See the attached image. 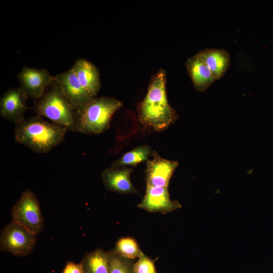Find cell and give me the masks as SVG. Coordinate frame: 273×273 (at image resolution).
Here are the masks:
<instances>
[{
    "label": "cell",
    "instance_id": "ba28073f",
    "mask_svg": "<svg viewBox=\"0 0 273 273\" xmlns=\"http://www.w3.org/2000/svg\"><path fill=\"white\" fill-rule=\"evenodd\" d=\"M28 97L20 86L7 90L0 100V114L6 120L15 124L25 119L24 114L28 109Z\"/></svg>",
    "mask_w": 273,
    "mask_h": 273
},
{
    "label": "cell",
    "instance_id": "8fae6325",
    "mask_svg": "<svg viewBox=\"0 0 273 273\" xmlns=\"http://www.w3.org/2000/svg\"><path fill=\"white\" fill-rule=\"evenodd\" d=\"M133 169L127 167L105 169L102 173L103 185L106 190L119 194L138 193L130 180Z\"/></svg>",
    "mask_w": 273,
    "mask_h": 273
},
{
    "label": "cell",
    "instance_id": "5b68a950",
    "mask_svg": "<svg viewBox=\"0 0 273 273\" xmlns=\"http://www.w3.org/2000/svg\"><path fill=\"white\" fill-rule=\"evenodd\" d=\"M13 221L23 225L37 235L44 227V220L39 201L29 189L24 190L11 210Z\"/></svg>",
    "mask_w": 273,
    "mask_h": 273
},
{
    "label": "cell",
    "instance_id": "2e32d148",
    "mask_svg": "<svg viewBox=\"0 0 273 273\" xmlns=\"http://www.w3.org/2000/svg\"><path fill=\"white\" fill-rule=\"evenodd\" d=\"M80 263L83 273H109L108 252L101 248L86 253Z\"/></svg>",
    "mask_w": 273,
    "mask_h": 273
},
{
    "label": "cell",
    "instance_id": "7a4b0ae2",
    "mask_svg": "<svg viewBox=\"0 0 273 273\" xmlns=\"http://www.w3.org/2000/svg\"><path fill=\"white\" fill-rule=\"evenodd\" d=\"M68 131L37 115L15 124L14 139L35 153L44 154L62 143Z\"/></svg>",
    "mask_w": 273,
    "mask_h": 273
},
{
    "label": "cell",
    "instance_id": "9a60e30c",
    "mask_svg": "<svg viewBox=\"0 0 273 273\" xmlns=\"http://www.w3.org/2000/svg\"><path fill=\"white\" fill-rule=\"evenodd\" d=\"M198 54L207 66L215 80L222 77L230 67V54L223 49H205Z\"/></svg>",
    "mask_w": 273,
    "mask_h": 273
},
{
    "label": "cell",
    "instance_id": "9c48e42d",
    "mask_svg": "<svg viewBox=\"0 0 273 273\" xmlns=\"http://www.w3.org/2000/svg\"><path fill=\"white\" fill-rule=\"evenodd\" d=\"M152 156L153 158L146 162L147 186L168 188L170 179L178 165V162L163 158L155 150Z\"/></svg>",
    "mask_w": 273,
    "mask_h": 273
},
{
    "label": "cell",
    "instance_id": "8992f818",
    "mask_svg": "<svg viewBox=\"0 0 273 273\" xmlns=\"http://www.w3.org/2000/svg\"><path fill=\"white\" fill-rule=\"evenodd\" d=\"M36 242V234L12 221L1 231L0 249L15 256H26L32 252Z\"/></svg>",
    "mask_w": 273,
    "mask_h": 273
},
{
    "label": "cell",
    "instance_id": "52a82bcc",
    "mask_svg": "<svg viewBox=\"0 0 273 273\" xmlns=\"http://www.w3.org/2000/svg\"><path fill=\"white\" fill-rule=\"evenodd\" d=\"M17 77L20 87L28 98L36 100L43 94L44 91L54 79L45 69H36L24 66L18 74Z\"/></svg>",
    "mask_w": 273,
    "mask_h": 273
},
{
    "label": "cell",
    "instance_id": "277c9868",
    "mask_svg": "<svg viewBox=\"0 0 273 273\" xmlns=\"http://www.w3.org/2000/svg\"><path fill=\"white\" fill-rule=\"evenodd\" d=\"M123 103L113 97L93 98L77 108L76 132L98 134L106 131L115 113Z\"/></svg>",
    "mask_w": 273,
    "mask_h": 273
},
{
    "label": "cell",
    "instance_id": "6da1fadb",
    "mask_svg": "<svg viewBox=\"0 0 273 273\" xmlns=\"http://www.w3.org/2000/svg\"><path fill=\"white\" fill-rule=\"evenodd\" d=\"M166 73L160 69L150 80L145 97L138 106L140 121L154 131L161 132L177 118L167 98Z\"/></svg>",
    "mask_w": 273,
    "mask_h": 273
},
{
    "label": "cell",
    "instance_id": "e0dca14e",
    "mask_svg": "<svg viewBox=\"0 0 273 273\" xmlns=\"http://www.w3.org/2000/svg\"><path fill=\"white\" fill-rule=\"evenodd\" d=\"M153 151L151 148L147 145L139 146L125 153L119 159L113 162L111 167H136L140 163L148 160L149 157L152 156Z\"/></svg>",
    "mask_w": 273,
    "mask_h": 273
},
{
    "label": "cell",
    "instance_id": "3957f363",
    "mask_svg": "<svg viewBox=\"0 0 273 273\" xmlns=\"http://www.w3.org/2000/svg\"><path fill=\"white\" fill-rule=\"evenodd\" d=\"M32 109L37 115L52 123L76 132L77 107L66 97L55 79L42 96L35 100Z\"/></svg>",
    "mask_w": 273,
    "mask_h": 273
},
{
    "label": "cell",
    "instance_id": "4fadbf2b",
    "mask_svg": "<svg viewBox=\"0 0 273 273\" xmlns=\"http://www.w3.org/2000/svg\"><path fill=\"white\" fill-rule=\"evenodd\" d=\"M71 69L83 88L93 97H96L101 88L100 73L97 68L84 59L76 61Z\"/></svg>",
    "mask_w": 273,
    "mask_h": 273
},
{
    "label": "cell",
    "instance_id": "ac0fdd59",
    "mask_svg": "<svg viewBox=\"0 0 273 273\" xmlns=\"http://www.w3.org/2000/svg\"><path fill=\"white\" fill-rule=\"evenodd\" d=\"M109 273H134L132 259L123 257L112 249L108 252Z\"/></svg>",
    "mask_w": 273,
    "mask_h": 273
},
{
    "label": "cell",
    "instance_id": "ffe728a7",
    "mask_svg": "<svg viewBox=\"0 0 273 273\" xmlns=\"http://www.w3.org/2000/svg\"><path fill=\"white\" fill-rule=\"evenodd\" d=\"M134 265V273H157L154 261L142 252Z\"/></svg>",
    "mask_w": 273,
    "mask_h": 273
},
{
    "label": "cell",
    "instance_id": "44dd1931",
    "mask_svg": "<svg viewBox=\"0 0 273 273\" xmlns=\"http://www.w3.org/2000/svg\"><path fill=\"white\" fill-rule=\"evenodd\" d=\"M63 273H83V270L80 263L70 261L65 265Z\"/></svg>",
    "mask_w": 273,
    "mask_h": 273
},
{
    "label": "cell",
    "instance_id": "5bb4252c",
    "mask_svg": "<svg viewBox=\"0 0 273 273\" xmlns=\"http://www.w3.org/2000/svg\"><path fill=\"white\" fill-rule=\"evenodd\" d=\"M185 65L196 90L205 91L216 80L198 54L189 58Z\"/></svg>",
    "mask_w": 273,
    "mask_h": 273
},
{
    "label": "cell",
    "instance_id": "30bf717a",
    "mask_svg": "<svg viewBox=\"0 0 273 273\" xmlns=\"http://www.w3.org/2000/svg\"><path fill=\"white\" fill-rule=\"evenodd\" d=\"M137 206L149 212L170 213L181 207L177 200L170 198L167 187L147 186L145 195Z\"/></svg>",
    "mask_w": 273,
    "mask_h": 273
},
{
    "label": "cell",
    "instance_id": "d6986e66",
    "mask_svg": "<svg viewBox=\"0 0 273 273\" xmlns=\"http://www.w3.org/2000/svg\"><path fill=\"white\" fill-rule=\"evenodd\" d=\"M114 250L119 255L131 259L139 258L142 252L135 240L130 237L119 239Z\"/></svg>",
    "mask_w": 273,
    "mask_h": 273
},
{
    "label": "cell",
    "instance_id": "7c38bea8",
    "mask_svg": "<svg viewBox=\"0 0 273 273\" xmlns=\"http://www.w3.org/2000/svg\"><path fill=\"white\" fill-rule=\"evenodd\" d=\"M54 79L64 95L77 108L93 98L82 86L71 68L54 76Z\"/></svg>",
    "mask_w": 273,
    "mask_h": 273
}]
</instances>
